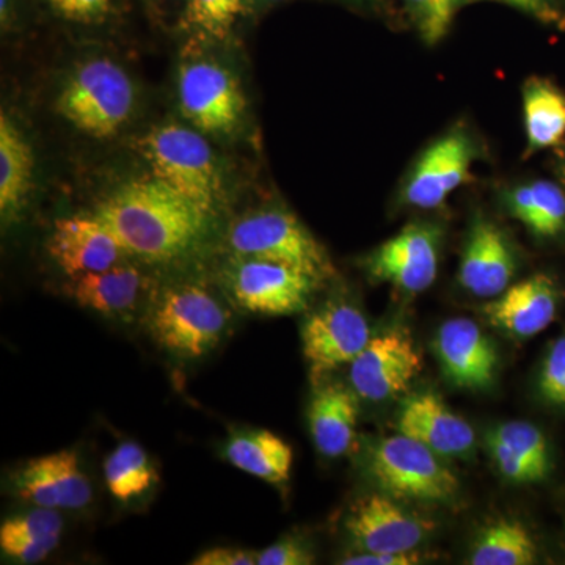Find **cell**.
I'll return each mask as SVG.
<instances>
[{
	"label": "cell",
	"mask_w": 565,
	"mask_h": 565,
	"mask_svg": "<svg viewBox=\"0 0 565 565\" xmlns=\"http://www.w3.org/2000/svg\"><path fill=\"white\" fill-rule=\"evenodd\" d=\"M95 214L128 255L148 264L177 262L195 252L211 218L152 174L118 185Z\"/></svg>",
	"instance_id": "1"
},
{
	"label": "cell",
	"mask_w": 565,
	"mask_h": 565,
	"mask_svg": "<svg viewBox=\"0 0 565 565\" xmlns=\"http://www.w3.org/2000/svg\"><path fill=\"white\" fill-rule=\"evenodd\" d=\"M145 323L163 351L181 360H199L221 344L230 313L206 286L174 282L152 294Z\"/></svg>",
	"instance_id": "2"
},
{
	"label": "cell",
	"mask_w": 565,
	"mask_h": 565,
	"mask_svg": "<svg viewBox=\"0 0 565 565\" xmlns=\"http://www.w3.org/2000/svg\"><path fill=\"white\" fill-rule=\"evenodd\" d=\"M140 147L152 177L210 217L217 212L223 200V180L214 152L202 134L169 122L148 132Z\"/></svg>",
	"instance_id": "3"
},
{
	"label": "cell",
	"mask_w": 565,
	"mask_h": 565,
	"mask_svg": "<svg viewBox=\"0 0 565 565\" xmlns=\"http://www.w3.org/2000/svg\"><path fill=\"white\" fill-rule=\"evenodd\" d=\"M55 104L77 131L109 139L131 118L136 92L120 65L109 58H92L71 73Z\"/></svg>",
	"instance_id": "4"
},
{
	"label": "cell",
	"mask_w": 565,
	"mask_h": 565,
	"mask_svg": "<svg viewBox=\"0 0 565 565\" xmlns=\"http://www.w3.org/2000/svg\"><path fill=\"white\" fill-rule=\"evenodd\" d=\"M226 245L234 256L286 264L319 282L334 275L323 245L296 215L285 210L255 211L237 218L226 233Z\"/></svg>",
	"instance_id": "5"
},
{
	"label": "cell",
	"mask_w": 565,
	"mask_h": 565,
	"mask_svg": "<svg viewBox=\"0 0 565 565\" xmlns=\"http://www.w3.org/2000/svg\"><path fill=\"white\" fill-rule=\"evenodd\" d=\"M438 457L403 434L382 438L371 449L370 475L394 500L448 503L459 490V479Z\"/></svg>",
	"instance_id": "6"
},
{
	"label": "cell",
	"mask_w": 565,
	"mask_h": 565,
	"mask_svg": "<svg viewBox=\"0 0 565 565\" xmlns=\"http://www.w3.org/2000/svg\"><path fill=\"white\" fill-rule=\"evenodd\" d=\"M223 289L234 307L259 316H291L308 307L319 286L286 264L234 256L222 270Z\"/></svg>",
	"instance_id": "7"
},
{
	"label": "cell",
	"mask_w": 565,
	"mask_h": 565,
	"mask_svg": "<svg viewBox=\"0 0 565 565\" xmlns=\"http://www.w3.org/2000/svg\"><path fill=\"white\" fill-rule=\"evenodd\" d=\"M178 96L185 120L204 134L233 132L243 120V88L218 63L200 61L182 66Z\"/></svg>",
	"instance_id": "8"
},
{
	"label": "cell",
	"mask_w": 565,
	"mask_h": 565,
	"mask_svg": "<svg viewBox=\"0 0 565 565\" xmlns=\"http://www.w3.org/2000/svg\"><path fill=\"white\" fill-rule=\"evenodd\" d=\"M370 323L359 308L348 302H329L308 316L302 327L303 356L311 382L351 364L371 340Z\"/></svg>",
	"instance_id": "9"
},
{
	"label": "cell",
	"mask_w": 565,
	"mask_h": 565,
	"mask_svg": "<svg viewBox=\"0 0 565 565\" xmlns=\"http://www.w3.org/2000/svg\"><path fill=\"white\" fill-rule=\"evenodd\" d=\"M440 241L438 226L408 223L364 259V269L373 280L388 282L405 294L426 291L437 278Z\"/></svg>",
	"instance_id": "10"
},
{
	"label": "cell",
	"mask_w": 565,
	"mask_h": 565,
	"mask_svg": "<svg viewBox=\"0 0 565 565\" xmlns=\"http://www.w3.org/2000/svg\"><path fill=\"white\" fill-rule=\"evenodd\" d=\"M349 366L356 396L381 403L407 392L423 371V360L411 334L396 329L371 338Z\"/></svg>",
	"instance_id": "11"
},
{
	"label": "cell",
	"mask_w": 565,
	"mask_h": 565,
	"mask_svg": "<svg viewBox=\"0 0 565 565\" xmlns=\"http://www.w3.org/2000/svg\"><path fill=\"white\" fill-rule=\"evenodd\" d=\"M14 494L33 508L79 511L92 503V482L74 449L35 457L11 475Z\"/></svg>",
	"instance_id": "12"
},
{
	"label": "cell",
	"mask_w": 565,
	"mask_h": 565,
	"mask_svg": "<svg viewBox=\"0 0 565 565\" xmlns=\"http://www.w3.org/2000/svg\"><path fill=\"white\" fill-rule=\"evenodd\" d=\"M345 530L363 552L407 553L415 552L434 525L408 514L382 492L366 494L352 504Z\"/></svg>",
	"instance_id": "13"
},
{
	"label": "cell",
	"mask_w": 565,
	"mask_h": 565,
	"mask_svg": "<svg viewBox=\"0 0 565 565\" xmlns=\"http://www.w3.org/2000/svg\"><path fill=\"white\" fill-rule=\"evenodd\" d=\"M475 158L463 129L445 134L419 156L404 185V200L419 210H435L467 180Z\"/></svg>",
	"instance_id": "14"
},
{
	"label": "cell",
	"mask_w": 565,
	"mask_h": 565,
	"mask_svg": "<svg viewBox=\"0 0 565 565\" xmlns=\"http://www.w3.org/2000/svg\"><path fill=\"white\" fill-rule=\"evenodd\" d=\"M46 248L68 278L109 269L128 256L115 234L96 214L57 218Z\"/></svg>",
	"instance_id": "15"
},
{
	"label": "cell",
	"mask_w": 565,
	"mask_h": 565,
	"mask_svg": "<svg viewBox=\"0 0 565 565\" xmlns=\"http://www.w3.org/2000/svg\"><path fill=\"white\" fill-rule=\"evenodd\" d=\"M435 352L445 377L459 388H486L492 384L500 362L490 338L467 318L451 319L440 327Z\"/></svg>",
	"instance_id": "16"
},
{
	"label": "cell",
	"mask_w": 565,
	"mask_h": 565,
	"mask_svg": "<svg viewBox=\"0 0 565 565\" xmlns=\"http://www.w3.org/2000/svg\"><path fill=\"white\" fill-rule=\"evenodd\" d=\"M396 427L399 434L414 438L441 457L465 456L475 446L473 427L449 411L434 393L408 396L401 405Z\"/></svg>",
	"instance_id": "17"
},
{
	"label": "cell",
	"mask_w": 565,
	"mask_h": 565,
	"mask_svg": "<svg viewBox=\"0 0 565 565\" xmlns=\"http://www.w3.org/2000/svg\"><path fill=\"white\" fill-rule=\"evenodd\" d=\"M516 270L512 245L503 230L478 218L471 226L460 262L459 280L478 297L500 296L511 286Z\"/></svg>",
	"instance_id": "18"
},
{
	"label": "cell",
	"mask_w": 565,
	"mask_h": 565,
	"mask_svg": "<svg viewBox=\"0 0 565 565\" xmlns=\"http://www.w3.org/2000/svg\"><path fill=\"white\" fill-rule=\"evenodd\" d=\"M65 291L82 308L106 318L131 319L150 294V280L125 259L109 269L70 278Z\"/></svg>",
	"instance_id": "19"
},
{
	"label": "cell",
	"mask_w": 565,
	"mask_h": 565,
	"mask_svg": "<svg viewBox=\"0 0 565 565\" xmlns=\"http://www.w3.org/2000/svg\"><path fill=\"white\" fill-rule=\"evenodd\" d=\"M557 291L546 275H534L509 286L484 307V316L497 329L512 337L530 338L555 321Z\"/></svg>",
	"instance_id": "20"
},
{
	"label": "cell",
	"mask_w": 565,
	"mask_h": 565,
	"mask_svg": "<svg viewBox=\"0 0 565 565\" xmlns=\"http://www.w3.org/2000/svg\"><path fill=\"white\" fill-rule=\"evenodd\" d=\"M359 404L356 393L343 385H323L316 390L310 408L311 438L326 457H340L351 449L355 437Z\"/></svg>",
	"instance_id": "21"
},
{
	"label": "cell",
	"mask_w": 565,
	"mask_h": 565,
	"mask_svg": "<svg viewBox=\"0 0 565 565\" xmlns=\"http://www.w3.org/2000/svg\"><path fill=\"white\" fill-rule=\"evenodd\" d=\"M35 159L31 143L11 120L9 114H0V214L10 223L28 203L33 185Z\"/></svg>",
	"instance_id": "22"
},
{
	"label": "cell",
	"mask_w": 565,
	"mask_h": 565,
	"mask_svg": "<svg viewBox=\"0 0 565 565\" xmlns=\"http://www.w3.org/2000/svg\"><path fill=\"white\" fill-rule=\"evenodd\" d=\"M225 457L237 470L269 484H285L291 476L292 448L270 430H245L233 435L225 445Z\"/></svg>",
	"instance_id": "23"
},
{
	"label": "cell",
	"mask_w": 565,
	"mask_h": 565,
	"mask_svg": "<svg viewBox=\"0 0 565 565\" xmlns=\"http://www.w3.org/2000/svg\"><path fill=\"white\" fill-rule=\"evenodd\" d=\"M527 152L556 147L565 137V96L552 82L531 79L523 90Z\"/></svg>",
	"instance_id": "24"
},
{
	"label": "cell",
	"mask_w": 565,
	"mask_h": 565,
	"mask_svg": "<svg viewBox=\"0 0 565 565\" xmlns=\"http://www.w3.org/2000/svg\"><path fill=\"white\" fill-rule=\"evenodd\" d=\"M509 210L537 236H556L565 225L563 189L550 181H534L512 189Z\"/></svg>",
	"instance_id": "25"
},
{
	"label": "cell",
	"mask_w": 565,
	"mask_h": 565,
	"mask_svg": "<svg viewBox=\"0 0 565 565\" xmlns=\"http://www.w3.org/2000/svg\"><path fill=\"white\" fill-rule=\"evenodd\" d=\"M103 471L107 490L120 503L143 497L159 481L150 456L136 441L118 445L104 460Z\"/></svg>",
	"instance_id": "26"
},
{
	"label": "cell",
	"mask_w": 565,
	"mask_h": 565,
	"mask_svg": "<svg viewBox=\"0 0 565 565\" xmlns=\"http://www.w3.org/2000/svg\"><path fill=\"white\" fill-rule=\"evenodd\" d=\"M537 546L523 523L498 520L479 533L471 550L473 565H527L534 564Z\"/></svg>",
	"instance_id": "27"
},
{
	"label": "cell",
	"mask_w": 565,
	"mask_h": 565,
	"mask_svg": "<svg viewBox=\"0 0 565 565\" xmlns=\"http://www.w3.org/2000/svg\"><path fill=\"white\" fill-rule=\"evenodd\" d=\"M244 0H189L185 22L210 39L223 40L232 31Z\"/></svg>",
	"instance_id": "28"
},
{
	"label": "cell",
	"mask_w": 565,
	"mask_h": 565,
	"mask_svg": "<svg viewBox=\"0 0 565 565\" xmlns=\"http://www.w3.org/2000/svg\"><path fill=\"white\" fill-rule=\"evenodd\" d=\"M492 434L519 452L541 479L545 478L550 470L548 444L537 427L526 422H511L501 424Z\"/></svg>",
	"instance_id": "29"
},
{
	"label": "cell",
	"mask_w": 565,
	"mask_h": 565,
	"mask_svg": "<svg viewBox=\"0 0 565 565\" xmlns=\"http://www.w3.org/2000/svg\"><path fill=\"white\" fill-rule=\"evenodd\" d=\"M419 35L427 44H437L451 29L457 10L467 0H404Z\"/></svg>",
	"instance_id": "30"
},
{
	"label": "cell",
	"mask_w": 565,
	"mask_h": 565,
	"mask_svg": "<svg viewBox=\"0 0 565 565\" xmlns=\"http://www.w3.org/2000/svg\"><path fill=\"white\" fill-rule=\"evenodd\" d=\"M63 519L57 509L35 508L33 511L9 516L0 526V539L50 537L62 535Z\"/></svg>",
	"instance_id": "31"
},
{
	"label": "cell",
	"mask_w": 565,
	"mask_h": 565,
	"mask_svg": "<svg viewBox=\"0 0 565 565\" xmlns=\"http://www.w3.org/2000/svg\"><path fill=\"white\" fill-rule=\"evenodd\" d=\"M489 449L498 470L509 481L516 482V484H530V482L542 481L537 471L519 452H515L511 446L504 444L494 434L489 435Z\"/></svg>",
	"instance_id": "32"
},
{
	"label": "cell",
	"mask_w": 565,
	"mask_h": 565,
	"mask_svg": "<svg viewBox=\"0 0 565 565\" xmlns=\"http://www.w3.org/2000/svg\"><path fill=\"white\" fill-rule=\"evenodd\" d=\"M62 535H50V537H17L0 539V548L3 555L21 564H36L46 559L47 556L58 548Z\"/></svg>",
	"instance_id": "33"
},
{
	"label": "cell",
	"mask_w": 565,
	"mask_h": 565,
	"mask_svg": "<svg viewBox=\"0 0 565 565\" xmlns=\"http://www.w3.org/2000/svg\"><path fill=\"white\" fill-rule=\"evenodd\" d=\"M541 392L553 404H565V338L557 340L546 355L541 373Z\"/></svg>",
	"instance_id": "34"
},
{
	"label": "cell",
	"mask_w": 565,
	"mask_h": 565,
	"mask_svg": "<svg viewBox=\"0 0 565 565\" xmlns=\"http://www.w3.org/2000/svg\"><path fill=\"white\" fill-rule=\"evenodd\" d=\"M315 555L299 539L285 537L258 553V565H310Z\"/></svg>",
	"instance_id": "35"
},
{
	"label": "cell",
	"mask_w": 565,
	"mask_h": 565,
	"mask_svg": "<svg viewBox=\"0 0 565 565\" xmlns=\"http://www.w3.org/2000/svg\"><path fill=\"white\" fill-rule=\"evenodd\" d=\"M52 9L65 20L93 24L106 20L110 0H47Z\"/></svg>",
	"instance_id": "36"
},
{
	"label": "cell",
	"mask_w": 565,
	"mask_h": 565,
	"mask_svg": "<svg viewBox=\"0 0 565 565\" xmlns=\"http://www.w3.org/2000/svg\"><path fill=\"white\" fill-rule=\"evenodd\" d=\"M193 565H253L258 564V553L248 550L236 548V546H215L200 553Z\"/></svg>",
	"instance_id": "37"
},
{
	"label": "cell",
	"mask_w": 565,
	"mask_h": 565,
	"mask_svg": "<svg viewBox=\"0 0 565 565\" xmlns=\"http://www.w3.org/2000/svg\"><path fill=\"white\" fill-rule=\"evenodd\" d=\"M419 563V555L415 552L407 553H375L362 552L359 555L344 557V565H412Z\"/></svg>",
	"instance_id": "38"
},
{
	"label": "cell",
	"mask_w": 565,
	"mask_h": 565,
	"mask_svg": "<svg viewBox=\"0 0 565 565\" xmlns=\"http://www.w3.org/2000/svg\"><path fill=\"white\" fill-rule=\"evenodd\" d=\"M498 2L516 7V9L534 14V17L541 18V20H553L555 18V10H553L550 0H498Z\"/></svg>",
	"instance_id": "39"
},
{
	"label": "cell",
	"mask_w": 565,
	"mask_h": 565,
	"mask_svg": "<svg viewBox=\"0 0 565 565\" xmlns=\"http://www.w3.org/2000/svg\"><path fill=\"white\" fill-rule=\"evenodd\" d=\"M267 2H278V0H267Z\"/></svg>",
	"instance_id": "40"
},
{
	"label": "cell",
	"mask_w": 565,
	"mask_h": 565,
	"mask_svg": "<svg viewBox=\"0 0 565 565\" xmlns=\"http://www.w3.org/2000/svg\"><path fill=\"white\" fill-rule=\"evenodd\" d=\"M564 177H565V169H564Z\"/></svg>",
	"instance_id": "41"
}]
</instances>
